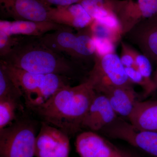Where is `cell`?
Returning a JSON list of instances; mask_svg holds the SVG:
<instances>
[{"label": "cell", "instance_id": "6da1fadb", "mask_svg": "<svg viewBox=\"0 0 157 157\" xmlns=\"http://www.w3.org/2000/svg\"><path fill=\"white\" fill-rule=\"evenodd\" d=\"M97 92L86 80L74 86L61 89L45 103L33 109L44 122L72 135L81 129L85 116Z\"/></svg>", "mask_w": 157, "mask_h": 157}, {"label": "cell", "instance_id": "7a4b0ae2", "mask_svg": "<svg viewBox=\"0 0 157 157\" xmlns=\"http://www.w3.org/2000/svg\"><path fill=\"white\" fill-rule=\"evenodd\" d=\"M0 58L6 64L29 73L57 74L70 78L75 76L78 65L51 50L36 36H18L11 51Z\"/></svg>", "mask_w": 157, "mask_h": 157}, {"label": "cell", "instance_id": "3957f363", "mask_svg": "<svg viewBox=\"0 0 157 157\" xmlns=\"http://www.w3.org/2000/svg\"><path fill=\"white\" fill-rule=\"evenodd\" d=\"M13 81L17 85L26 105L33 109L51 98L63 88L70 85L66 76L55 74H36L14 67L0 61Z\"/></svg>", "mask_w": 157, "mask_h": 157}, {"label": "cell", "instance_id": "277c9868", "mask_svg": "<svg viewBox=\"0 0 157 157\" xmlns=\"http://www.w3.org/2000/svg\"><path fill=\"white\" fill-rule=\"evenodd\" d=\"M36 129L30 121H17L0 130L1 157L35 156Z\"/></svg>", "mask_w": 157, "mask_h": 157}, {"label": "cell", "instance_id": "5b68a950", "mask_svg": "<svg viewBox=\"0 0 157 157\" xmlns=\"http://www.w3.org/2000/svg\"><path fill=\"white\" fill-rule=\"evenodd\" d=\"M97 93L109 86L132 85L120 57L115 53L96 56L87 79Z\"/></svg>", "mask_w": 157, "mask_h": 157}, {"label": "cell", "instance_id": "8992f818", "mask_svg": "<svg viewBox=\"0 0 157 157\" xmlns=\"http://www.w3.org/2000/svg\"><path fill=\"white\" fill-rule=\"evenodd\" d=\"M101 131L107 137L124 140L152 156L157 157V132L136 128L119 117Z\"/></svg>", "mask_w": 157, "mask_h": 157}, {"label": "cell", "instance_id": "52a82bcc", "mask_svg": "<svg viewBox=\"0 0 157 157\" xmlns=\"http://www.w3.org/2000/svg\"><path fill=\"white\" fill-rule=\"evenodd\" d=\"M115 13L124 36L142 21L157 17V0H118Z\"/></svg>", "mask_w": 157, "mask_h": 157}, {"label": "cell", "instance_id": "ba28073f", "mask_svg": "<svg viewBox=\"0 0 157 157\" xmlns=\"http://www.w3.org/2000/svg\"><path fill=\"white\" fill-rule=\"evenodd\" d=\"M70 152L69 135L43 122L36 137L35 157H69Z\"/></svg>", "mask_w": 157, "mask_h": 157}, {"label": "cell", "instance_id": "9c48e42d", "mask_svg": "<svg viewBox=\"0 0 157 157\" xmlns=\"http://www.w3.org/2000/svg\"><path fill=\"white\" fill-rule=\"evenodd\" d=\"M1 7L14 21H49L48 7L40 0H0Z\"/></svg>", "mask_w": 157, "mask_h": 157}, {"label": "cell", "instance_id": "30bf717a", "mask_svg": "<svg viewBox=\"0 0 157 157\" xmlns=\"http://www.w3.org/2000/svg\"><path fill=\"white\" fill-rule=\"evenodd\" d=\"M75 146L80 157H121L122 151L92 131L82 132L76 137Z\"/></svg>", "mask_w": 157, "mask_h": 157}, {"label": "cell", "instance_id": "8fae6325", "mask_svg": "<svg viewBox=\"0 0 157 157\" xmlns=\"http://www.w3.org/2000/svg\"><path fill=\"white\" fill-rule=\"evenodd\" d=\"M117 117L106 96L97 93L82 120L81 129L94 132L101 131Z\"/></svg>", "mask_w": 157, "mask_h": 157}, {"label": "cell", "instance_id": "7c38bea8", "mask_svg": "<svg viewBox=\"0 0 157 157\" xmlns=\"http://www.w3.org/2000/svg\"><path fill=\"white\" fill-rule=\"evenodd\" d=\"M127 35L144 55L157 63V17L138 24Z\"/></svg>", "mask_w": 157, "mask_h": 157}, {"label": "cell", "instance_id": "4fadbf2b", "mask_svg": "<svg viewBox=\"0 0 157 157\" xmlns=\"http://www.w3.org/2000/svg\"><path fill=\"white\" fill-rule=\"evenodd\" d=\"M49 21L80 30L87 27L93 19L79 3L64 7H51L48 13Z\"/></svg>", "mask_w": 157, "mask_h": 157}, {"label": "cell", "instance_id": "5bb4252c", "mask_svg": "<svg viewBox=\"0 0 157 157\" xmlns=\"http://www.w3.org/2000/svg\"><path fill=\"white\" fill-rule=\"evenodd\" d=\"M66 27L67 26L50 21H0V31L11 36L40 37L49 32L60 29Z\"/></svg>", "mask_w": 157, "mask_h": 157}, {"label": "cell", "instance_id": "9a60e30c", "mask_svg": "<svg viewBox=\"0 0 157 157\" xmlns=\"http://www.w3.org/2000/svg\"><path fill=\"white\" fill-rule=\"evenodd\" d=\"M117 115L129 117L137 102V95L132 85L109 86L101 90Z\"/></svg>", "mask_w": 157, "mask_h": 157}, {"label": "cell", "instance_id": "2e32d148", "mask_svg": "<svg viewBox=\"0 0 157 157\" xmlns=\"http://www.w3.org/2000/svg\"><path fill=\"white\" fill-rule=\"evenodd\" d=\"M39 38L51 50L72 59L76 39V34L74 33L72 28L66 27Z\"/></svg>", "mask_w": 157, "mask_h": 157}, {"label": "cell", "instance_id": "e0dca14e", "mask_svg": "<svg viewBox=\"0 0 157 157\" xmlns=\"http://www.w3.org/2000/svg\"><path fill=\"white\" fill-rule=\"evenodd\" d=\"M128 119L136 128L157 132V101H137Z\"/></svg>", "mask_w": 157, "mask_h": 157}, {"label": "cell", "instance_id": "ac0fdd59", "mask_svg": "<svg viewBox=\"0 0 157 157\" xmlns=\"http://www.w3.org/2000/svg\"><path fill=\"white\" fill-rule=\"evenodd\" d=\"M79 30L76 34V45L72 58L78 64L91 59L94 60L96 56L95 45L89 26Z\"/></svg>", "mask_w": 157, "mask_h": 157}, {"label": "cell", "instance_id": "d6986e66", "mask_svg": "<svg viewBox=\"0 0 157 157\" xmlns=\"http://www.w3.org/2000/svg\"><path fill=\"white\" fill-rule=\"evenodd\" d=\"M21 97L22 94L19 88L0 65V98H10L18 102Z\"/></svg>", "mask_w": 157, "mask_h": 157}, {"label": "cell", "instance_id": "ffe728a7", "mask_svg": "<svg viewBox=\"0 0 157 157\" xmlns=\"http://www.w3.org/2000/svg\"><path fill=\"white\" fill-rule=\"evenodd\" d=\"M135 67L141 73L147 85L146 92L144 96H148L155 91L152 81V68L149 59L135 50Z\"/></svg>", "mask_w": 157, "mask_h": 157}, {"label": "cell", "instance_id": "44dd1931", "mask_svg": "<svg viewBox=\"0 0 157 157\" xmlns=\"http://www.w3.org/2000/svg\"><path fill=\"white\" fill-rule=\"evenodd\" d=\"M18 102L10 98H0V130L9 126L16 118Z\"/></svg>", "mask_w": 157, "mask_h": 157}, {"label": "cell", "instance_id": "7402d4cb", "mask_svg": "<svg viewBox=\"0 0 157 157\" xmlns=\"http://www.w3.org/2000/svg\"><path fill=\"white\" fill-rule=\"evenodd\" d=\"M117 1L118 0H82L79 4L94 19L96 14L104 10H110L115 13Z\"/></svg>", "mask_w": 157, "mask_h": 157}, {"label": "cell", "instance_id": "603a6c76", "mask_svg": "<svg viewBox=\"0 0 157 157\" xmlns=\"http://www.w3.org/2000/svg\"><path fill=\"white\" fill-rule=\"evenodd\" d=\"M92 36L95 45L96 56L102 57L115 53L116 43L114 41L105 37Z\"/></svg>", "mask_w": 157, "mask_h": 157}, {"label": "cell", "instance_id": "cb8c5ba5", "mask_svg": "<svg viewBox=\"0 0 157 157\" xmlns=\"http://www.w3.org/2000/svg\"><path fill=\"white\" fill-rule=\"evenodd\" d=\"M18 36H9L0 31V57L11 51L17 42Z\"/></svg>", "mask_w": 157, "mask_h": 157}, {"label": "cell", "instance_id": "d4e9b609", "mask_svg": "<svg viewBox=\"0 0 157 157\" xmlns=\"http://www.w3.org/2000/svg\"><path fill=\"white\" fill-rule=\"evenodd\" d=\"M135 50L125 43L122 42L121 62L125 68L135 67Z\"/></svg>", "mask_w": 157, "mask_h": 157}, {"label": "cell", "instance_id": "484cf974", "mask_svg": "<svg viewBox=\"0 0 157 157\" xmlns=\"http://www.w3.org/2000/svg\"><path fill=\"white\" fill-rule=\"evenodd\" d=\"M125 70L128 78L132 83L139 85L143 87L144 95L147 91L146 82L137 68L135 67H131L125 68Z\"/></svg>", "mask_w": 157, "mask_h": 157}, {"label": "cell", "instance_id": "4316f807", "mask_svg": "<svg viewBox=\"0 0 157 157\" xmlns=\"http://www.w3.org/2000/svg\"><path fill=\"white\" fill-rule=\"evenodd\" d=\"M48 7L55 6L56 7L70 6L80 3L82 0H40Z\"/></svg>", "mask_w": 157, "mask_h": 157}, {"label": "cell", "instance_id": "83f0119b", "mask_svg": "<svg viewBox=\"0 0 157 157\" xmlns=\"http://www.w3.org/2000/svg\"><path fill=\"white\" fill-rule=\"evenodd\" d=\"M152 81L153 83L154 89L155 91L157 90V67L153 76Z\"/></svg>", "mask_w": 157, "mask_h": 157}, {"label": "cell", "instance_id": "f1b7e54d", "mask_svg": "<svg viewBox=\"0 0 157 157\" xmlns=\"http://www.w3.org/2000/svg\"><path fill=\"white\" fill-rule=\"evenodd\" d=\"M121 157H137L135 156L134 155L122 151Z\"/></svg>", "mask_w": 157, "mask_h": 157}]
</instances>
